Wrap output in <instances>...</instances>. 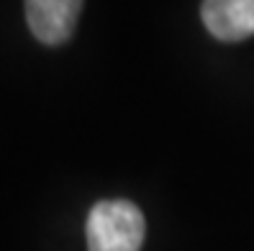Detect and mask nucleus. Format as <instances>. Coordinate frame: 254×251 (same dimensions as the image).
Segmentation results:
<instances>
[{"mask_svg":"<svg viewBox=\"0 0 254 251\" xmlns=\"http://www.w3.org/2000/svg\"><path fill=\"white\" fill-rule=\"evenodd\" d=\"M85 233L87 251H139L146 223L131 200H100L87 215Z\"/></svg>","mask_w":254,"mask_h":251,"instance_id":"obj_1","label":"nucleus"},{"mask_svg":"<svg viewBox=\"0 0 254 251\" xmlns=\"http://www.w3.org/2000/svg\"><path fill=\"white\" fill-rule=\"evenodd\" d=\"M85 0H26V21L36 41L47 47L64 44L74 26Z\"/></svg>","mask_w":254,"mask_h":251,"instance_id":"obj_2","label":"nucleus"},{"mask_svg":"<svg viewBox=\"0 0 254 251\" xmlns=\"http://www.w3.org/2000/svg\"><path fill=\"white\" fill-rule=\"evenodd\" d=\"M200 18L218 41H244L254 34V0H203Z\"/></svg>","mask_w":254,"mask_h":251,"instance_id":"obj_3","label":"nucleus"}]
</instances>
